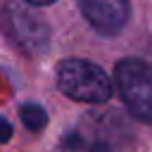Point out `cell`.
<instances>
[{"label": "cell", "instance_id": "6da1fadb", "mask_svg": "<svg viewBox=\"0 0 152 152\" xmlns=\"http://www.w3.org/2000/svg\"><path fill=\"white\" fill-rule=\"evenodd\" d=\"M57 88L78 102H90V104H102L112 97V81L93 62L86 59H66L57 66Z\"/></svg>", "mask_w": 152, "mask_h": 152}, {"label": "cell", "instance_id": "277c9868", "mask_svg": "<svg viewBox=\"0 0 152 152\" xmlns=\"http://www.w3.org/2000/svg\"><path fill=\"white\" fill-rule=\"evenodd\" d=\"M21 121L31 131H43V126L48 124V114H45L43 107L28 102V104H21Z\"/></svg>", "mask_w": 152, "mask_h": 152}, {"label": "cell", "instance_id": "7a4b0ae2", "mask_svg": "<svg viewBox=\"0 0 152 152\" xmlns=\"http://www.w3.org/2000/svg\"><path fill=\"white\" fill-rule=\"evenodd\" d=\"M114 83L128 112L152 124V66L135 57L121 59L114 69Z\"/></svg>", "mask_w": 152, "mask_h": 152}, {"label": "cell", "instance_id": "5b68a950", "mask_svg": "<svg viewBox=\"0 0 152 152\" xmlns=\"http://www.w3.org/2000/svg\"><path fill=\"white\" fill-rule=\"evenodd\" d=\"M10 135H12V126H10L5 119H0V142L10 140Z\"/></svg>", "mask_w": 152, "mask_h": 152}, {"label": "cell", "instance_id": "3957f363", "mask_svg": "<svg viewBox=\"0 0 152 152\" xmlns=\"http://www.w3.org/2000/svg\"><path fill=\"white\" fill-rule=\"evenodd\" d=\"M78 10L102 36H116L131 14V5L124 0H81Z\"/></svg>", "mask_w": 152, "mask_h": 152}]
</instances>
